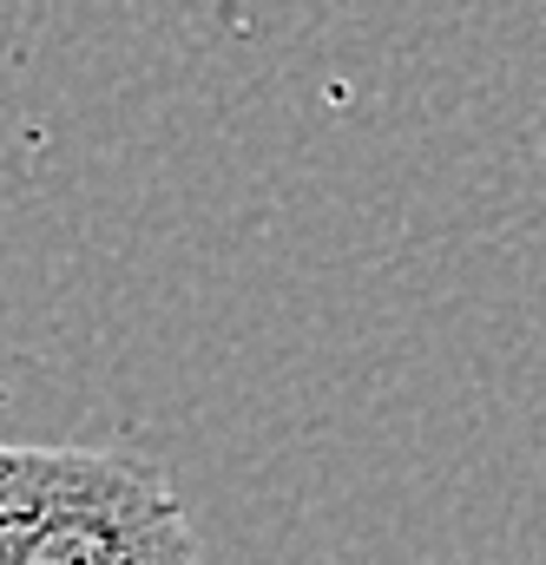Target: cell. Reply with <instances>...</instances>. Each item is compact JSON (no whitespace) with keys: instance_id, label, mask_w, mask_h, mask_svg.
Returning <instances> with one entry per match:
<instances>
[{"instance_id":"1","label":"cell","mask_w":546,"mask_h":565,"mask_svg":"<svg viewBox=\"0 0 546 565\" xmlns=\"http://www.w3.org/2000/svg\"><path fill=\"white\" fill-rule=\"evenodd\" d=\"M0 565H204V553L158 460L0 440Z\"/></svg>"}]
</instances>
